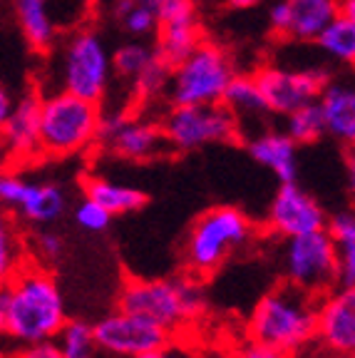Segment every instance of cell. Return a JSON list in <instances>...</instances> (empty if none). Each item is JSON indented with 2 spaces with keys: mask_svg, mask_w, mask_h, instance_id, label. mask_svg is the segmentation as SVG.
I'll list each match as a JSON object with an SVG mask.
<instances>
[{
  "mask_svg": "<svg viewBox=\"0 0 355 358\" xmlns=\"http://www.w3.org/2000/svg\"><path fill=\"white\" fill-rule=\"evenodd\" d=\"M13 95H10V90L6 87V85H0V124L6 122V117H8V112H10V107H13Z\"/></svg>",
  "mask_w": 355,
  "mask_h": 358,
  "instance_id": "ab89813d",
  "label": "cell"
},
{
  "mask_svg": "<svg viewBox=\"0 0 355 358\" xmlns=\"http://www.w3.org/2000/svg\"><path fill=\"white\" fill-rule=\"evenodd\" d=\"M222 105L236 120H261L268 115V107L263 102V95L256 85L254 75H233L231 83L224 90Z\"/></svg>",
  "mask_w": 355,
  "mask_h": 358,
  "instance_id": "cb8c5ba5",
  "label": "cell"
},
{
  "mask_svg": "<svg viewBox=\"0 0 355 358\" xmlns=\"http://www.w3.org/2000/svg\"><path fill=\"white\" fill-rule=\"evenodd\" d=\"M97 142L112 155L129 162H147L164 152V132L161 124L150 120H132L124 110H110L97 122Z\"/></svg>",
  "mask_w": 355,
  "mask_h": 358,
  "instance_id": "7c38bea8",
  "label": "cell"
},
{
  "mask_svg": "<svg viewBox=\"0 0 355 358\" xmlns=\"http://www.w3.org/2000/svg\"><path fill=\"white\" fill-rule=\"evenodd\" d=\"M316 294L294 284H281L263 294L249 316V338L286 356L316 338Z\"/></svg>",
  "mask_w": 355,
  "mask_h": 358,
  "instance_id": "7a4b0ae2",
  "label": "cell"
},
{
  "mask_svg": "<svg viewBox=\"0 0 355 358\" xmlns=\"http://www.w3.org/2000/svg\"><path fill=\"white\" fill-rule=\"evenodd\" d=\"M117 303V308L139 313L174 336L206 313V291L194 274L177 279H127Z\"/></svg>",
  "mask_w": 355,
  "mask_h": 358,
  "instance_id": "3957f363",
  "label": "cell"
},
{
  "mask_svg": "<svg viewBox=\"0 0 355 358\" xmlns=\"http://www.w3.org/2000/svg\"><path fill=\"white\" fill-rule=\"evenodd\" d=\"M236 75L233 60L222 45L201 40L182 62L169 70L172 105H217Z\"/></svg>",
  "mask_w": 355,
  "mask_h": 358,
  "instance_id": "8992f818",
  "label": "cell"
},
{
  "mask_svg": "<svg viewBox=\"0 0 355 358\" xmlns=\"http://www.w3.org/2000/svg\"><path fill=\"white\" fill-rule=\"evenodd\" d=\"M246 145H249L251 159L266 167L281 185L296 182V177H298V145L286 132H276V129L259 132Z\"/></svg>",
  "mask_w": 355,
  "mask_h": 358,
  "instance_id": "e0dca14e",
  "label": "cell"
},
{
  "mask_svg": "<svg viewBox=\"0 0 355 358\" xmlns=\"http://www.w3.org/2000/svg\"><path fill=\"white\" fill-rule=\"evenodd\" d=\"M8 311H10V301H8V286H0V336L8 334Z\"/></svg>",
  "mask_w": 355,
  "mask_h": 358,
  "instance_id": "f35d334b",
  "label": "cell"
},
{
  "mask_svg": "<svg viewBox=\"0 0 355 358\" xmlns=\"http://www.w3.org/2000/svg\"><path fill=\"white\" fill-rule=\"evenodd\" d=\"M85 196L94 199L100 207H105L112 217L117 214H132L147 204V194L137 187L129 185H117L112 179L105 177H85L82 179Z\"/></svg>",
  "mask_w": 355,
  "mask_h": 358,
  "instance_id": "7402d4cb",
  "label": "cell"
},
{
  "mask_svg": "<svg viewBox=\"0 0 355 358\" xmlns=\"http://www.w3.org/2000/svg\"><path fill=\"white\" fill-rule=\"evenodd\" d=\"M112 20L132 40H147L157 33V15L145 0H110Z\"/></svg>",
  "mask_w": 355,
  "mask_h": 358,
  "instance_id": "484cf974",
  "label": "cell"
},
{
  "mask_svg": "<svg viewBox=\"0 0 355 358\" xmlns=\"http://www.w3.org/2000/svg\"><path fill=\"white\" fill-rule=\"evenodd\" d=\"M313 43L318 45V50L323 55H328L333 62L350 67L355 62V15L338 13Z\"/></svg>",
  "mask_w": 355,
  "mask_h": 358,
  "instance_id": "d4e9b609",
  "label": "cell"
},
{
  "mask_svg": "<svg viewBox=\"0 0 355 358\" xmlns=\"http://www.w3.org/2000/svg\"><path fill=\"white\" fill-rule=\"evenodd\" d=\"M75 224L82 231H89V234H102V231L110 229L112 214L105 207H100L94 199L85 196L78 207H75Z\"/></svg>",
  "mask_w": 355,
  "mask_h": 358,
  "instance_id": "836d02e7",
  "label": "cell"
},
{
  "mask_svg": "<svg viewBox=\"0 0 355 358\" xmlns=\"http://www.w3.org/2000/svg\"><path fill=\"white\" fill-rule=\"evenodd\" d=\"M132 83V92H134V100L137 102H150L154 97L164 95V90H167L169 83V67L154 57L150 65L137 75V78L129 80Z\"/></svg>",
  "mask_w": 355,
  "mask_h": 358,
  "instance_id": "4dcf8cb0",
  "label": "cell"
},
{
  "mask_svg": "<svg viewBox=\"0 0 355 358\" xmlns=\"http://www.w3.org/2000/svg\"><path fill=\"white\" fill-rule=\"evenodd\" d=\"M254 80L259 85V90H261L268 115L286 117L296 107L318 100L323 87L331 83V73H328L326 67L286 70V67L266 65L261 70H256Z\"/></svg>",
  "mask_w": 355,
  "mask_h": 358,
  "instance_id": "8fae6325",
  "label": "cell"
},
{
  "mask_svg": "<svg viewBox=\"0 0 355 358\" xmlns=\"http://www.w3.org/2000/svg\"><path fill=\"white\" fill-rule=\"evenodd\" d=\"M8 334L22 343L52 341L67 321L65 299L55 276L40 264H22L8 281Z\"/></svg>",
  "mask_w": 355,
  "mask_h": 358,
  "instance_id": "6da1fadb",
  "label": "cell"
},
{
  "mask_svg": "<svg viewBox=\"0 0 355 358\" xmlns=\"http://www.w3.org/2000/svg\"><path fill=\"white\" fill-rule=\"evenodd\" d=\"M233 358H289V356L281 351H273V348H268V346H261V343L249 341Z\"/></svg>",
  "mask_w": 355,
  "mask_h": 358,
  "instance_id": "74e56055",
  "label": "cell"
},
{
  "mask_svg": "<svg viewBox=\"0 0 355 358\" xmlns=\"http://www.w3.org/2000/svg\"><path fill=\"white\" fill-rule=\"evenodd\" d=\"M326 209L303 187H298L296 182H286L278 187L276 196L271 199L266 222L273 234L291 239V236L326 229Z\"/></svg>",
  "mask_w": 355,
  "mask_h": 358,
  "instance_id": "5bb4252c",
  "label": "cell"
},
{
  "mask_svg": "<svg viewBox=\"0 0 355 358\" xmlns=\"http://www.w3.org/2000/svg\"><path fill=\"white\" fill-rule=\"evenodd\" d=\"M0 209H13L30 224H52L65 214L67 194L52 182H30L0 169Z\"/></svg>",
  "mask_w": 355,
  "mask_h": 358,
  "instance_id": "4fadbf2b",
  "label": "cell"
},
{
  "mask_svg": "<svg viewBox=\"0 0 355 358\" xmlns=\"http://www.w3.org/2000/svg\"><path fill=\"white\" fill-rule=\"evenodd\" d=\"M13 358H62V353H60V348H57L55 338H52V341L25 343Z\"/></svg>",
  "mask_w": 355,
  "mask_h": 358,
  "instance_id": "d590c367",
  "label": "cell"
},
{
  "mask_svg": "<svg viewBox=\"0 0 355 358\" xmlns=\"http://www.w3.org/2000/svg\"><path fill=\"white\" fill-rule=\"evenodd\" d=\"M28 257V244L22 239L17 224L6 212H0V286L15 276L17 268L25 264Z\"/></svg>",
  "mask_w": 355,
  "mask_h": 358,
  "instance_id": "4316f807",
  "label": "cell"
},
{
  "mask_svg": "<svg viewBox=\"0 0 355 358\" xmlns=\"http://www.w3.org/2000/svg\"><path fill=\"white\" fill-rule=\"evenodd\" d=\"M326 231L333 241L335 259V286L338 289H355V217L350 209L335 212L326 219Z\"/></svg>",
  "mask_w": 355,
  "mask_h": 358,
  "instance_id": "44dd1931",
  "label": "cell"
},
{
  "mask_svg": "<svg viewBox=\"0 0 355 358\" xmlns=\"http://www.w3.org/2000/svg\"><path fill=\"white\" fill-rule=\"evenodd\" d=\"M318 105L323 112L326 134L343 145L355 142V87L348 80H333L318 95Z\"/></svg>",
  "mask_w": 355,
  "mask_h": 358,
  "instance_id": "ac0fdd59",
  "label": "cell"
},
{
  "mask_svg": "<svg viewBox=\"0 0 355 358\" xmlns=\"http://www.w3.org/2000/svg\"><path fill=\"white\" fill-rule=\"evenodd\" d=\"M201 25L196 22H172L159 25L154 33V52L164 65L172 70L177 62H182L189 52L201 43Z\"/></svg>",
  "mask_w": 355,
  "mask_h": 358,
  "instance_id": "603a6c76",
  "label": "cell"
},
{
  "mask_svg": "<svg viewBox=\"0 0 355 358\" xmlns=\"http://www.w3.org/2000/svg\"><path fill=\"white\" fill-rule=\"evenodd\" d=\"M154 10L157 28L159 25H172V22H196V0H145Z\"/></svg>",
  "mask_w": 355,
  "mask_h": 358,
  "instance_id": "1f68e13d",
  "label": "cell"
},
{
  "mask_svg": "<svg viewBox=\"0 0 355 358\" xmlns=\"http://www.w3.org/2000/svg\"><path fill=\"white\" fill-rule=\"evenodd\" d=\"M335 268H338V259L326 229L286 239L283 274L289 284L323 296L335 284Z\"/></svg>",
  "mask_w": 355,
  "mask_h": 358,
  "instance_id": "9c48e42d",
  "label": "cell"
},
{
  "mask_svg": "<svg viewBox=\"0 0 355 358\" xmlns=\"http://www.w3.org/2000/svg\"><path fill=\"white\" fill-rule=\"evenodd\" d=\"M289 22H291V10H289V0H276L271 8H268V28L276 38L289 35Z\"/></svg>",
  "mask_w": 355,
  "mask_h": 358,
  "instance_id": "e575fe53",
  "label": "cell"
},
{
  "mask_svg": "<svg viewBox=\"0 0 355 358\" xmlns=\"http://www.w3.org/2000/svg\"><path fill=\"white\" fill-rule=\"evenodd\" d=\"M13 13L25 43L35 52H50L60 35V20L52 10V0H13Z\"/></svg>",
  "mask_w": 355,
  "mask_h": 358,
  "instance_id": "d6986e66",
  "label": "cell"
},
{
  "mask_svg": "<svg viewBox=\"0 0 355 358\" xmlns=\"http://www.w3.org/2000/svg\"><path fill=\"white\" fill-rule=\"evenodd\" d=\"M110 57H112V75L132 80L154 60L157 52H154V45H147L145 40H129V43L119 45Z\"/></svg>",
  "mask_w": 355,
  "mask_h": 358,
  "instance_id": "f1b7e54d",
  "label": "cell"
},
{
  "mask_svg": "<svg viewBox=\"0 0 355 358\" xmlns=\"http://www.w3.org/2000/svg\"><path fill=\"white\" fill-rule=\"evenodd\" d=\"M100 105L57 90L40 97V155L73 157L97 142Z\"/></svg>",
  "mask_w": 355,
  "mask_h": 358,
  "instance_id": "5b68a950",
  "label": "cell"
},
{
  "mask_svg": "<svg viewBox=\"0 0 355 358\" xmlns=\"http://www.w3.org/2000/svg\"><path fill=\"white\" fill-rule=\"evenodd\" d=\"M8 157H6V147H3V140H0V164H6Z\"/></svg>",
  "mask_w": 355,
  "mask_h": 358,
  "instance_id": "b9f144b4",
  "label": "cell"
},
{
  "mask_svg": "<svg viewBox=\"0 0 355 358\" xmlns=\"http://www.w3.org/2000/svg\"><path fill=\"white\" fill-rule=\"evenodd\" d=\"M229 8H236V10H249V8L261 6L263 0H226Z\"/></svg>",
  "mask_w": 355,
  "mask_h": 358,
  "instance_id": "60d3db41",
  "label": "cell"
},
{
  "mask_svg": "<svg viewBox=\"0 0 355 358\" xmlns=\"http://www.w3.org/2000/svg\"><path fill=\"white\" fill-rule=\"evenodd\" d=\"M0 140L13 162L40 155V95L30 92L13 102L6 122L0 124Z\"/></svg>",
  "mask_w": 355,
  "mask_h": 358,
  "instance_id": "2e32d148",
  "label": "cell"
},
{
  "mask_svg": "<svg viewBox=\"0 0 355 358\" xmlns=\"http://www.w3.org/2000/svg\"><path fill=\"white\" fill-rule=\"evenodd\" d=\"M167 145L179 152H194L209 145H226L239 140V120L217 105H172L161 122Z\"/></svg>",
  "mask_w": 355,
  "mask_h": 358,
  "instance_id": "ba28073f",
  "label": "cell"
},
{
  "mask_svg": "<svg viewBox=\"0 0 355 358\" xmlns=\"http://www.w3.org/2000/svg\"><path fill=\"white\" fill-rule=\"evenodd\" d=\"M55 338L62 358H94L97 351L92 326L85 321H65Z\"/></svg>",
  "mask_w": 355,
  "mask_h": 358,
  "instance_id": "f546056e",
  "label": "cell"
},
{
  "mask_svg": "<svg viewBox=\"0 0 355 358\" xmlns=\"http://www.w3.org/2000/svg\"><path fill=\"white\" fill-rule=\"evenodd\" d=\"M0 358H10V356H0Z\"/></svg>",
  "mask_w": 355,
  "mask_h": 358,
  "instance_id": "7bdbcfd3",
  "label": "cell"
},
{
  "mask_svg": "<svg viewBox=\"0 0 355 358\" xmlns=\"http://www.w3.org/2000/svg\"><path fill=\"white\" fill-rule=\"evenodd\" d=\"M137 358H196L194 353H191V348L189 346H184L182 341H167L164 346H159V348H154V351H147V353H142V356H137Z\"/></svg>",
  "mask_w": 355,
  "mask_h": 358,
  "instance_id": "8d00e7d4",
  "label": "cell"
},
{
  "mask_svg": "<svg viewBox=\"0 0 355 358\" xmlns=\"http://www.w3.org/2000/svg\"><path fill=\"white\" fill-rule=\"evenodd\" d=\"M283 132L289 134L296 145H313L326 134V124H323V112L318 100L305 102V105L296 107L294 112L286 115V129Z\"/></svg>",
  "mask_w": 355,
  "mask_h": 358,
  "instance_id": "83f0119b",
  "label": "cell"
},
{
  "mask_svg": "<svg viewBox=\"0 0 355 358\" xmlns=\"http://www.w3.org/2000/svg\"><path fill=\"white\" fill-rule=\"evenodd\" d=\"M316 338L333 353L348 358L355 351V289H338L321 299L316 311Z\"/></svg>",
  "mask_w": 355,
  "mask_h": 358,
  "instance_id": "9a60e30c",
  "label": "cell"
},
{
  "mask_svg": "<svg viewBox=\"0 0 355 358\" xmlns=\"http://www.w3.org/2000/svg\"><path fill=\"white\" fill-rule=\"evenodd\" d=\"M92 334L97 348L117 358H137L174 338L167 329L157 326L154 321L145 319L139 313L124 311V308H117V311L102 316L92 326Z\"/></svg>",
  "mask_w": 355,
  "mask_h": 358,
  "instance_id": "30bf717a",
  "label": "cell"
},
{
  "mask_svg": "<svg viewBox=\"0 0 355 358\" xmlns=\"http://www.w3.org/2000/svg\"><path fill=\"white\" fill-rule=\"evenodd\" d=\"M28 246L40 266H52L65 257V239L55 229H38Z\"/></svg>",
  "mask_w": 355,
  "mask_h": 358,
  "instance_id": "d6a6232c",
  "label": "cell"
},
{
  "mask_svg": "<svg viewBox=\"0 0 355 358\" xmlns=\"http://www.w3.org/2000/svg\"><path fill=\"white\" fill-rule=\"evenodd\" d=\"M256 227L249 214L236 207H214L194 219L184 241V262L194 276L214 274L233 254L244 249Z\"/></svg>",
  "mask_w": 355,
  "mask_h": 358,
  "instance_id": "277c9868",
  "label": "cell"
},
{
  "mask_svg": "<svg viewBox=\"0 0 355 358\" xmlns=\"http://www.w3.org/2000/svg\"><path fill=\"white\" fill-rule=\"evenodd\" d=\"M291 22L286 40L313 43L340 13V0H289Z\"/></svg>",
  "mask_w": 355,
  "mask_h": 358,
  "instance_id": "ffe728a7",
  "label": "cell"
},
{
  "mask_svg": "<svg viewBox=\"0 0 355 358\" xmlns=\"http://www.w3.org/2000/svg\"><path fill=\"white\" fill-rule=\"evenodd\" d=\"M112 80V57L100 33L89 28L70 35L62 48L60 90L97 102L107 95Z\"/></svg>",
  "mask_w": 355,
  "mask_h": 358,
  "instance_id": "52a82bcc",
  "label": "cell"
}]
</instances>
